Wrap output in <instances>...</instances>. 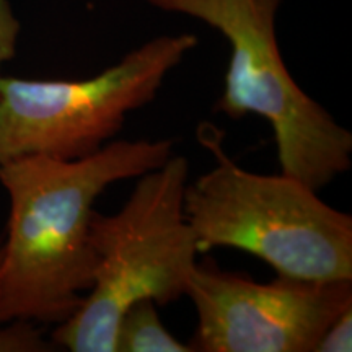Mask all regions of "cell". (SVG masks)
<instances>
[{
  "label": "cell",
  "instance_id": "obj_9",
  "mask_svg": "<svg viewBox=\"0 0 352 352\" xmlns=\"http://www.w3.org/2000/svg\"><path fill=\"white\" fill-rule=\"evenodd\" d=\"M352 305L329 324L314 352H349L352 349Z\"/></svg>",
  "mask_w": 352,
  "mask_h": 352
},
{
  "label": "cell",
  "instance_id": "obj_2",
  "mask_svg": "<svg viewBox=\"0 0 352 352\" xmlns=\"http://www.w3.org/2000/svg\"><path fill=\"white\" fill-rule=\"evenodd\" d=\"M199 140L214 168L186 184L184 217L197 252L235 248L270 264L277 276L305 280L352 279V217L289 175H259L222 152L217 131Z\"/></svg>",
  "mask_w": 352,
  "mask_h": 352
},
{
  "label": "cell",
  "instance_id": "obj_3",
  "mask_svg": "<svg viewBox=\"0 0 352 352\" xmlns=\"http://www.w3.org/2000/svg\"><path fill=\"white\" fill-rule=\"evenodd\" d=\"M188 182L189 162L171 155L139 176L118 212L95 210V280L76 314L52 331L57 349L116 352L118 324L132 303L148 298L166 305L186 294L199 254L183 209Z\"/></svg>",
  "mask_w": 352,
  "mask_h": 352
},
{
  "label": "cell",
  "instance_id": "obj_10",
  "mask_svg": "<svg viewBox=\"0 0 352 352\" xmlns=\"http://www.w3.org/2000/svg\"><path fill=\"white\" fill-rule=\"evenodd\" d=\"M20 32V20L13 12L10 0H0V67L15 57Z\"/></svg>",
  "mask_w": 352,
  "mask_h": 352
},
{
  "label": "cell",
  "instance_id": "obj_4",
  "mask_svg": "<svg viewBox=\"0 0 352 352\" xmlns=\"http://www.w3.org/2000/svg\"><path fill=\"white\" fill-rule=\"evenodd\" d=\"M204 21L230 46L215 111L232 120L258 114L272 126L280 173L320 191L352 165V134L298 87L276 38L283 0H145Z\"/></svg>",
  "mask_w": 352,
  "mask_h": 352
},
{
  "label": "cell",
  "instance_id": "obj_6",
  "mask_svg": "<svg viewBox=\"0 0 352 352\" xmlns=\"http://www.w3.org/2000/svg\"><path fill=\"white\" fill-rule=\"evenodd\" d=\"M184 296L197 314L192 352H314L329 324L352 305V279L277 276L259 284L197 263Z\"/></svg>",
  "mask_w": 352,
  "mask_h": 352
},
{
  "label": "cell",
  "instance_id": "obj_5",
  "mask_svg": "<svg viewBox=\"0 0 352 352\" xmlns=\"http://www.w3.org/2000/svg\"><path fill=\"white\" fill-rule=\"evenodd\" d=\"M197 38L158 36L83 80L0 77V165L25 157L77 160L114 140L127 114L155 98Z\"/></svg>",
  "mask_w": 352,
  "mask_h": 352
},
{
  "label": "cell",
  "instance_id": "obj_7",
  "mask_svg": "<svg viewBox=\"0 0 352 352\" xmlns=\"http://www.w3.org/2000/svg\"><path fill=\"white\" fill-rule=\"evenodd\" d=\"M157 303L144 298L127 308L116 329V352H192L164 327Z\"/></svg>",
  "mask_w": 352,
  "mask_h": 352
},
{
  "label": "cell",
  "instance_id": "obj_1",
  "mask_svg": "<svg viewBox=\"0 0 352 352\" xmlns=\"http://www.w3.org/2000/svg\"><path fill=\"white\" fill-rule=\"evenodd\" d=\"M171 139L111 140L77 160L25 157L0 165L10 199L0 250V324L63 323L95 280L94 206L104 189L171 157Z\"/></svg>",
  "mask_w": 352,
  "mask_h": 352
},
{
  "label": "cell",
  "instance_id": "obj_8",
  "mask_svg": "<svg viewBox=\"0 0 352 352\" xmlns=\"http://www.w3.org/2000/svg\"><path fill=\"white\" fill-rule=\"evenodd\" d=\"M57 347L43 336L36 323L10 321L0 324V352H50Z\"/></svg>",
  "mask_w": 352,
  "mask_h": 352
}]
</instances>
